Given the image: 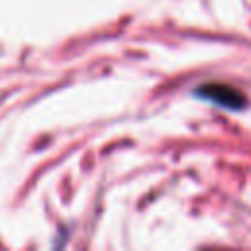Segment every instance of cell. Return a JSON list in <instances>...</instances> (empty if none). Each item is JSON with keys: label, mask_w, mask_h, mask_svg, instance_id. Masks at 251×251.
Masks as SVG:
<instances>
[{"label": "cell", "mask_w": 251, "mask_h": 251, "mask_svg": "<svg viewBox=\"0 0 251 251\" xmlns=\"http://www.w3.org/2000/svg\"><path fill=\"white\" fill-rule=\"evenodd\" d=\"M200 94H202V96H208L210 100H216V102H220V104H224V106H233V108H235V106H241V102H243V98L239 96V92H235V90L229 88V86L210 84V86L202 88Z\"/></svg>", "instance_id": "cell-1"}]
</instances>
